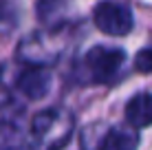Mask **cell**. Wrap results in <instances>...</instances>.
<instances>
[{
    "label": "cell",
    "instance_id": "obj_8",
    "mask_svg": "<svg viewBox=\"0 0 152 150\" xmlns=\"http://www.w3.org/2000/svg\"><path fill=\"white\" fill-rule=\"evenodd\" d=\"M35 11H38L40 20L46 24V27L55 29V24L64 22L66 4H64V0H40L38 7H35Z\"/></svg>",
    "mask_w": 152,
    "mask_h": 150
},
{
    "label": "cell",
    "instance_id": "obj_2",
    "mask_svg": "<svg viewBox=\"0 0 152 150\" xmlns=\"http://www.w3.org/2000/svg\"><path fill=\"white\" fill-rule=\"evenodd\" d=\"M73 135V117L60 108H46L31 121L29 150H62Z\"/></svg>",
    "mask_w": 152,
    "mask_h": 150
},
{
    "label": "cell",
    "instance_id": "obj_7",
    "mask_svg": "<svg viewBox=\"0 0 152 150\" xmlns=\"http://www.w3.org/2000/svg\"><path fill=\"white\" fill-rule=\"evenodd\" d=\"M139 148V132L134 128H124V126H113L104 135L99 150H137Z\"/></svg>",
    "mask_w": 152,
    "mask_h": 150
},
{
    "label": "cell",
    "instance_id": "obj_1",
    "mask_svg": "<svg viewBox=\"0 0 152 150\" xmlns=\"http://www.w3.org/2000/svg\"><path fill=\"white\" fill-rule=\"evenodd\" d=\"M126 64V51L117 46H93L82 55L75 69L80 84H110Z\"/></svg>",
    "mask_w": 152,
    "mask_h": 150
},
{
    "label": "cell",
    "instance_id": "obj_5",
    "mask_svg": "<svg viewBox=\"0 0 152 150\" xmlns=\"http://www.w3.org/2000/svg\"><path fill=\"white\" fill-rule=\"evenodd\" d=\"M24 121V106L15 100L0 104V146H7L20 137V128Z\"/></svg>",
    "mask_w": 152,
    "mask_h": 150
},
{
    "label": "cell",
    "instance_id": "obj_3",
    "mask_svg": "<svg viewBox=\"0 0 152 150\" xmlns=\"http://www.w3.org/2000/svg\"><path fill=\"white\" fill-rule=\"evenodd\" d=\"M95 27L106 35L121 38L132 31V11L121 0H102L93 11Z\"/></svg>",
    "mask_w": 152,
    "mask_h": 150
},
{
    "label": "cell",
    "instance_id": "obj_4",
    "mask_svg": "<svg viewBox=\"0 0 152 150\" xmlns=\"http://www.w3.org/2000/svg\"><path fill=\"white\" fill-rule=\"evenodd\" d=\"M51 71L49 66H35V64H27V69H22L15 77V86L29 100H42L46 93L51 91Z\"/></svg>",
    "mask_w": 152,
    "mask_h": 150
},
{
    "label": "cell",
    "instance_id": "obj_9",
    "mask_svg": "<svg viewBox=\"0 0 152 150\" xmlns=\"http://www.w3.org/2000/svg\"><path fill=\"white\" fill-rule=\"evenodd\" d=\"M134 71L139 73H152V49H143L134 58Z\"/></svg>",
    "mask_w": 152,
    "mask_h": 150
},
{
    "label": "cell",
    "instance_id": "obj_6",
    "mask_svg": "<svg viewBox=\"0 0 152 150\" xmlns=\"http://www.w3.org/2000/svg\"><path fill=\"white\" fill-rule=\"evenodd\" d=\"M126 121L134 130L152 126V93L150 91H141L128 100V104H126Z\"/></svg>",
    "mask_w": 152,
    "mask_h": 150
}]
</instances>
